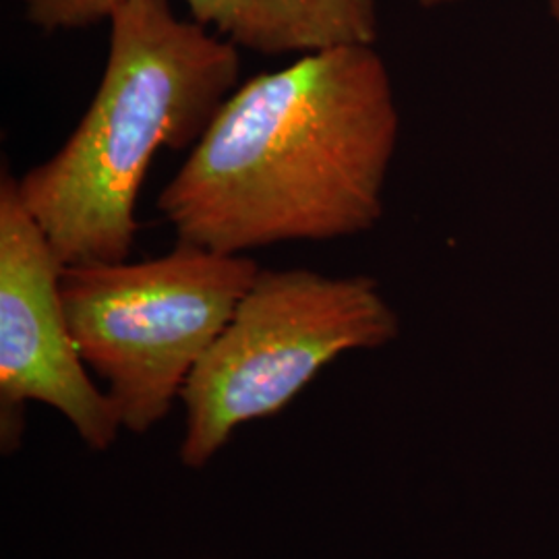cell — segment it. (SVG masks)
Here are the masks:
<instances>
[{"label": "cell", "mask_w": 559, "mask_h": 559, "mask_svg": "<svg viewBox=\"0 0 559 559\" xmlns=\"http://www.w3.org/2000/svg\"><path fill=\"white\" fill-rule=\"evenodd\" d=\"M543 2H545V9H547V13H549V17L554 21L559 34V0H543Z\"/></svg>", "instance_id": "cell-9"}, {"label": "cell", "mask_w": 559, "mask_h": 559, "mask_svg": "<svg viewBox=\"0 0 559 559\" xmlns=\"http://www.w3.org/2000/svg\"><path fill=\"white\" fill-rule=\"evenodd\" d=\"M417 2L423 9H443V7H452V4H460L464 0H413Z\"/></svg>", "instance_id": "cell-8"}, {"label": "cell", "mask_w": 559, "mask_h": 559, "mask_svg": "<svg viewBox=\"0 0 559 559\" xmlns=\"http://www.w3.org/2000/svg\"><path fill=\"white\" fill-rule=\"evenodd\" d=\"M124 0H23L25 20L41 32H75L110 20Z\"/></svg>", "instance_id": "cell-7"}, {"label": "cell", "mask_w": 559, "mask_h": 559, "mask_svg": "<svg viewBox=\"0 0 559 559\" xmlns=\"http://www.w3.org/2000/svg\"><path fill=\"white\" fill-rule=\"evenodd\" d=\"M60 263L21 200L17 177L0 179V443L11 454L25 408L41 402L71 423L96 452L119 438V417L90 376L60 297Z\"/></svg>", "instance_id": "cell-5"}, {"label": "cell", "mask_w": 559, "mask_h": 559, "mask_svg": "<svg viewBox=\"0 0 559 559\" xmlns=\"http://www.w3.org/2000/svg\"><path fill=\"white\" fill-rule=\"evenodd\" d=\"M399 334L394 307L369 276L260 270L180 394V462L203 468L239 427L282 413L332 360Z\"/></svg>", "instance_id": "cell-4"}, {"label": "cell", "mask_w": 559, "mask_h": 559, "mask_svg": "<svg viewBox=\"0 0 559 559\" xmlns=\"http://www.w3.org/2000/svg\"><path fill=\"white\" fill-rule=\"evenodd\" d=\"M106 23L94 100L59 152L17 179L62 265L131 258L154 156L193 147L240 85L239 48L170 0H124Z\"/></svg>", "instance_id": "cell-2"}, {"label": "cell", "mask_w": 559, "mask_h": 559, "mask_svg": "<svg viewBox=\"0 0 559 559\" xmlns=\"http://www.w3.org/2000/svg\"><path fill=\"white\" fill-rule=\"evenodd\" d=\"M191 20L265 57L336 46H376L378 0H182Z\"/></svg>", "instance_id": "cell-6"}, {"label": "cell", "mask_w": 559, "mask_h": 559, "mask_svg": "<svg viewBox=\"0 0 559 559\" xmlns=\"http://www.w3.org/2000/svg\"><path fill=\"white\" fill-rule=\"evenodd\" d=\"M260 270L187 242L154 260L62 267L71 336L124 431L147 433L170 413Z\"/></svg>", "instance_id": "cell-3"}, {"label": "cell", "mask_w": 559, "mask_h": 559, "mask_svg": "<svg viewBox=\"0 0 559 559\" xmlns=\"http://www.w3.org/2000/svg\"><path fill=\"white\" fill-rule=\"evenodd\" d=\"M399 135L376 46L309 52L240 83L158 210L179 242L228 255L357 237L383 216Z\"/></svg>", "instance_id": "cell-1"}]
</instances>
